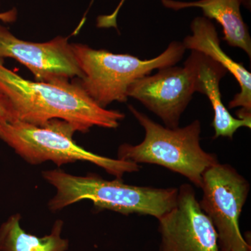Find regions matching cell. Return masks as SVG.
<instances>
[{
    "label": "cell",
    "instance_id": "8992f818",
    "mask_svg": "<svg viewBox=\"0 0 251 251\" xmlns=\"http://www.w3.org/2000/svg\"><path fill=\"white\" fill-rule=\"evenodd\" d=\"M201 188L200 206L215 227L219 251H251L239 227L250 190L247 180L233 167L219 162L204 172Z\"/></svg>",
    "mask_w": 251,
    "mask_h": 251
},
{
    "label": "cell",
    "instance_id": "ba28073f",
    "mask_svg": "<svg viewBox=\"0 0 251 251\" xmlns=\"http://www.w3.org/2000/svg\"><path fill=\"white\" fill-rule=\"evenodd\" d=\"M158 220L160 251H219L218 235L191 185L178 188L177 202Z\"/></svg>",
    "mask_w": 251,
    "mask_h": 251
},
{
    "label": "cell",
    "instance_id": "277c9868",
    "mask_svg": "<svg viewBox=\"0 0 251 251\" xmlns=\"http://www.w3.org/2000/svg\"><path fill=\"white\" fill-rule=\"evenodd\" d=\"M73 52L82 73L79 85L102 108L113 102L128 100V88L135 80L153 70L176 65L186 51L182 42L173 41L154 58L140 59L128 54H115L72 44Z\"/></svg>",
    "mask_w": 251,
    "mask_h": 251
},
{
    "label": "cell",
    "instance_id": "7a4b0ae2",
    "mask_svg": "<svg viewBox=\"0 0 251 251\" xmlns=\"http://www.w3.org/2000/svg\"><path fill=\"white\" fill-rule=\"evenodd\" d=\"M42 176L56 190L48 204L53 212L87 200L98 209L159 219L177 202L178 188L134 186L125 184L120 179L106 180L94 174L75 176L59 168L44 171Z\"/></svg>",
    "mask_w": 251,
    "mask_h": 251
},
{
    "label": "cell",
    "instance_id": "2e32d148",
    "mask_svg": "<svg viewBox=\"0 0 251 251\" xmlns=\"http://www.w3.org/2000/svg\"><path fill=\"white\" fill-rule=\"evenodd\" d=\"M17 18V11L14 9L6 12L0 13V21L4 23L14 22Z\"/></svg>",
    "mask_w": 251,
    "mask_h": 251
},
{
    "label": "cell",
    "instance_id": "3957f363",
    "mask_svg": "<svg viewBox=\"0 0 251 251\" xmlns=\"http://www.w3.org/2000/svg\"><path fill=\"white\" fill-rule=\"evenodd\" d=\"M128 109L143 127L145 136L138 145H120L117 158L164 167L201 188L204 172L219 163L215 154L201 147V122L195 120L182 128H171L153 121L132 105Z\"/></svg>",
    "mask_w": 251,
    "mask_h": 251
},
{
    "label": "cell",
    "instance_id": "9c48e42d",
    "mask_svg": "<svg viewBox=\"0 0 251 251\" xmlns=\"http://www.w3.org/2000/svg\"><path fill=\"white\" fill-rule=\"evenodd\" d=\"M5 57L16 59L27 67L36 81H69L82 77L68 37L57 36L44 43L29 42L16 37L0 25V59Z\"/></svg>",
    "mask_w": 251,
    "mask_h": 251
},
{
    "label": "cell",
    "instance_id": "5b68a950",
    "mask_svg": "<svg viewBox=\"0 0 251 251\" xmlns=\"http://www.w3.org/2000/svg\"><path fill=\"white\" fill-rule=\"evenodd\" d=\"M75 132L72 125L60 120L41 126L18 120L0 122V140L29 164L51 161L59 168L77 161L89 162L120 179L126 173L139 171V164L100 156L82 148L74 140Z\"/></svg>",
    "mask_w": 251,
    "mask_h": 251
},
{
    "label": "cell",
    "instance_id": "8fae6325",
    "mask_svg": "<svg viewBox=\"0 0 251 251\" xmlns=\"http://www.w3.org/2000/svg\"><path fill=\"white\" fill-rule=\"evenodd\" d=\"M198 52V92L209 99L214 110L212 125L215 131L213 139L219 137L233 138L234 134L242 127L251 128V119L235 118L225 106L221 98L220 81L227 74V70L219 63L205 54Z\"/></svg>",
    "mask_w": 251,
    "mask_h": 251
},
{
    "label": "cell",
    "instance_id": "30bf717a",
    "mask_svg": "<svg viewBox=\"0 0 251 251\" xmlns=\"http://www.w3.org/2000/svg\"><path fill=\"white\" fill-rule=\"evenodd\" d=\"M192 35L183 41L186 50L198 51L219 63L233 75L240 86L239 93L228 104L229 109L240 108L236 112L239 119H251V74L242 63L231 58L221 49L215 26L205 17L195 18L191 25Z\"/></svg>",
    "mask_w": 251,
    "mask_h": 251
},
{
    "label": "cell",
    "instance_id": "4fadbf2b",
    "mask_svg": "<svg viewBox=\"0 0 251 251\" xmlns=\"http://www.w3.org/2000/svg\"><path fill=\"white\" fill-rule=\"evenodd\" d=\"M21 215L13 214L0 226V251H67L69 241L63 239L64 221L54 223L50 233L43 237L27 233L21 227Z\"/></svg>",
    "mask_w": 251,
    "mask_h": 251
},
{
    "label": "cell",
    "instance_id": "9a60e30c",
    "mask_svg": "<svg viewBox=\"0 0 251 251\" xmlns=\"http://www.w3.org/2000/svg\"><path fill=\"white\" fill-rule=\"evenodd\" d=\"M17 121L14 110L8 99L0 93V122H13Z\"/></svg>",
    "mask_w": 251,
    "mask_h": 251
},
{
    "label": "cell",
    "instance_id": "5bb4252c",
    "mask_svg": "<svg viewBox=\"0 0 251 251\" xmlns=\"http://www.w3.org/2000/svg\"><path fill=\"white\" fill-rule=\"evenodd\" d=\"M126 0H121L115 11L110 15H103L97 18V27L99 28H117V18L120 10L123 6Z\"/></svg>",
    "mask_w": 251,
    "mask_h": 251
},
{
    "label": "cell",
    "instance_id": "7c38bea8",
    "mask_svg": "<svg viewBox=\"0 0 251 251\" xmlns=\"http://www.w3.org/2000/svg\"><path fill=\"white\" fill-rule=\"evenodd\" d=\"M242 0H199L193 2L161 0L165 7L179 11L190 7L202 10L204 17L215 20L223 27L224 41L229 46L239 48L251 57V38L249 27L240 11Z\"/></svg>",
    "mask_w": 251,
    "mask_h": 251
},
{
    "label": "cell",
    "instance_id": "6da1fadb",
    "mask_svg": "<svg viewBox=\"0 0 251 251\" xmlns=\"http://www.w3.org/2000/svg\"><path fill=\"white\" fill-rule=\"evenodd\" d=\"M0 93L8 99L18 121L44 125L60 120L86 133L94 126L117 128L125 115L102 108L77 81L41 82L23 78L0 59Z\"/></svg>",
    "mask_w": 251,
    "mask_h": 251
},
{
    "label": "cell",
    "instance_id": "52a82bcc",
    "mask_svg": "<svg viewBox=\"0 0 251 251\" xmlns=\"http://www.w3.org/2000/svg\"><path fill=\"white\" fill-rule=\"evenodd\" d=\"M197 68V51L191 50L184 67L164 68L135 80L128 88V97L140 101L166 127L177 128L181 115L198 91Z\"/></svg>",
    "mask_w": 251,
    "mask_h": 251
}]
</instances>
